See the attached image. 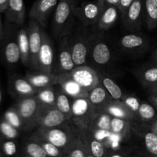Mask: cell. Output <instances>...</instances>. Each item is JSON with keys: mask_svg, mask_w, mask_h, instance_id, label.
Wrapping results in <instances>:
<instances>
[{"mask_svg": "<svg viewBox=\"0 0 157 157\" xmlns=\"http://www.w3.org/2000/svg\"><path fill=\"white\" fill-rule=\"evenodd\" d=\"M80 133L71 121H67L61 125L49 128L38 127L35 135L41 136L59 148L67 147L75 133Z\"/></svg>", "mask_w": 157, "mask_h": 157, "instance_id": "2", "label": "cell"}, {"mask_svg": "<svg viewBox=\"0 0 157 157\" xmlns=\"http://www.w3.org/2000/svg\"><path fill=\"white\" fill-rule=\"evenodd\" d=\"M2 55L3 61L7 65L14 66L21 61L19 48L16 38L8 37L3 41L2 46Z\"/></svg>", "mask_w": 157, "mask_h": 157, "instance_id": "18", "label": "cell"}, {"mask_svg": "<svg viewBox=\"0 0 157 157\" xmlns=\"http://www.w3.org/2000/svg\"><path fill=\"white\" fill-rule=\"evenodd\" d=\"M144 20L149 30L157 27V6L152 0H144Z\"/></svg>", "mask_w": 157, "mask_h": 157, "instance_id": "28", "label": "cell"}, {"mask_svg": "<svg viewBox=\"0 0 157 157\" xmlns=\"http://www.w3.org/2000/svg\"><path fill=\"white\" fill-rule=\"evenodd\" d=\"M152 58H153V61L157 64V49L152 53Z\"/></svg>", "mask_w": 157, "mask_h": 157, "instance_id": "48", "label": "cell"}, {"mask_svg": "<svg viewBox=\"0 0 157 157\" xmlns=\"http://www.w3.org/2000/svg\"><path fill=\"white\" fill-rule=\"evenodd\" d=\"M147 90L150 94L157 93V82L155 83V84H153V85H152L151 87H150L149 88H147Z\"/></svg>", "mask_w": 157, "mask_h": 157, "instance_id": "45", "label": "cell"}, {"mask_svg": "<svg viewBox=\"0 0 157 157\" xmlns=\"http://www.w3.org/2000/svg\"><path fill=\"white\" fill-rule=\"evenodd\" d=\"M147 39L140 34L133 33L124 35L120 40V46L121 48L127 52H135L140 50L147 45Z\"/></svg>", "mask_w": 157, "mask_h": 157, "instance_id": "23", "label": "cell"}, {"mask_svg": "<svg viewBox=\"0 0 157 157\" xmlns=\"http://www.w3.org/2000/svg\"><path fill=\"white\" fill-rule=\"evenodd\" d=\"M76 0H59L52 22V31L58 39L71 35Z\"/></svg>", "mask_w": 157, "mask_h": 157, "instance_id": "1", "label": "cell"}, {"mask_svg": "<svg viewBox=\"0 0 157 157\" xmlns=\"http://www.w3.org/2000/svg\"><path fill=\"white\" fill-rule=\"evenodd\" d=\"M35 97L40 104L56 105V91L53 86L38 89Z\"/></svg>", "mask_w": 157, "mask_h": 157, "instance_id": "30", "label": "cell"}, {"mask_svg": "<svg viewBox=\"0 0 157 157\" xmlns=\"http://www.w3.org/2000/svg\"><path fill=\"white\" fill-rule=\"evenodd\" d=\"M87 98L97 113L105 111L106 107L113 100L101 82L93 90H90Z\"/></svg>", "mask_w": 157, "mask_h": 157, "instance_id": "19", "label": "cell"}, {"mask_svg": "<svg viewBox=\"0 0 157 157\" xmlns=\"http://www.w3.org/2000/svg\"><path fill=\"white\" fill-rule=\"evenodd\" d=\"M35 138L38 140V143L44 148L45 152L47 153L48 156L52 157H58L61 154V151H60V148L57 146L54 145L51 142L48 141L44 138L41 137V136H37L35 135Z\"/></svg>", "mask_w": 157, "mask_h": 157, "instance_id": "36", "label": "cell"}, {"mask_svg": "<svg viewBox=\"0 0 157 157\" xmlns=\"http://www.w3.org/2000/svg\"><path fill=\"white\" fill-rule=\"evenodd\" d=\"M87 157H95L94 156H91V155H90V156H87Z\"/></svg>", "mask_w": 157, "mask_h": 157, "instance_id": "53", "label": "cell"}, {"mask_svg": "<svg viewBox=\"0 0 157 157\" xmlns=\"http://www.w3.org/2000/svg\"><path fill=\"white\" fill-rule=\"evenodd\" d=\"M9 3V0H0V13L5 12Z\"/></svg>", "mask_w": 157, "mask_h": 157, "instance_id": "43", "label": "cell"}, {"mask_svg": "<svg viewBox=\"0 0 157 157\" xmlns=\"http://www.w3.org/2000/svg\"><path fill=\"white\" fill-rule=\"evenodd\" d=\"M25 78L30 84L36 89H41L43 87L54 86L59 84V73H45L39 71L35 72H28Z\"/></svg>", "mask_w": 157, "mask_h": 157, "instance_id": "16", "label": "cell"}, {"mask_svg": "<svg viewBox=\"0 0 157 157\" xmlns=\"http://www.w3.org/2000/svg\"><path fill=\"white\" fill-rule=\"evenodd\" d=\"M68 121L67 117L56 107V105L40 104L38 110V127L49 128L57 127Z\"/></svg>", "mask_w": 157, "mask_h": 157, "instance_id": "7", "label": "cell"}, {"mask_svg": "<svg viewBox=\"0 0 157 157\" xmlns=\"http://www.w3.org/2000/svg\"><path fill=\"white\" fill-rule=\"evenodd\" d=\"M92 34L81 33L72 38L71 52L75 66L86 65L89 57Z\"/></svg>", "mask_w": 157, "mask_h": 157, "instance_id": "9", "label": "cell"}, {"mask_svg": "<svg viewBox=\"0 0 157 157\" xmlns=\"http://www.w3.org/2000/svg\"><path fill=\"white\" fill-rule=\"evenodd\" d=\"M39 102L35 96L17 99L15 107L18 110L24 124V131L38 127V116Z\"/></svg>", "mask_w": 157, "mask_h": 157, "instance_id": "4", "label": "cell"}, {"mask_svg": "<svg viewBox=\"0 0 157 157\" xmlns=\"http://www.w3.org/2000/svg\"><path fill=\"white\" fill-rule=\"evenodd\" d=\"M71 35L65 36L60 39L59 52H58V73L68 74L75 66L71 52Z\"/></svg>", "mask_w": 157, "mask_h": 157, "instance_id": "15", "label": "cell"}, {"mask_svg": "<svg viewBox=\"0 0 157 157\" xmlns=\"http://www.w3.org/2000/svg\"><path fill=\"white\" fill-rule=\"evenodd\" d=\"M41 45L38 55V70L45 73H53L54 49L50 37L41 29Z\"/></svg>", "mask_w": 157, "mask_h": 157, "instance_id": "12", "label": "cell"}, {"mask_svg": "<svg viewBox=\"0 0 157 157\" xmlns=\"http://www.w3.org/2000/svg\"><path fill=\"white\" fill-rule=\"evenodd\" d=\"M3 140H4V139H3V138L2 137V136H0V155H1V153H2Z\"/></svg>", "mask_w": 157, "mask_h": 157, "instance_id": "49", "label": "cell"}, {"mask_svg": "<svg viewBox=\"0 0 157 157\" xmlns=\"http://www.w3.org/2000/svg\"><path fill=\"white\" fill-rule=\"evenodd\" d=\"M105 111L112 117L128 120L133 123L137 122L134 113L126 106L121 100L113 99L106 107Z\"/></svg>", "mask_w": 157, "mask_h": 157, "instance_id": "21", "label": "cell"}, {"mask_svg": "<svg viewBox=\"0 0 157 157\" xmlns=\"http://www.w3.org/2000/svg\"><path fill=\"white\" fill-rule=\"evenodd\" d=\"M122 19L127 30L133 32L140 30L144 22V0H133L122 15Z\"/></svg>", "mask_w": 157, "mask_h": 157, "instance_id": "11", "label": "cell"}, {"mask_svg": "<svg viewBox=\"0 0 157 157\" xmlns=\"http://www.w3.org/2000/svg\"><path fill=\"white\" fill-rule=\"evenodd\" d=\"M157 118L156 110L150 103L141 102L136 114V121L150 126Z\"/></svg>", "mask_w": 157, "mask_h": 157, "instance_id": "27", "label": "cell"}, {"mask_svg": "<svg viewBox=\"0 0 157 157\" xmlns=\"http://www.w3.org/2000/svg\"><path fill=\"white\" fill-rule=\"evenodd\" d=\"M152 1H153V2H154V4L157 6V0H152Z\"/></svg>", "mask_w": 157, "mask_h": 157, "instance_id": "52", "label": "cell"}, {"mask_svg": "<svg viewBox=\"0 0 157 157\" xmlns=\"http://www.w3.org/2000/svg\"><path fill=\"white\" fill-rule=\"evenodd\" d=\"M71 104L69 100V97L61 87L60 90L56 91V107L65 115L68 121L71 117Z\"/></svg>", "mask_w": 157, "mask_h": 157, "instance_id": "31", "label": "cell"}, {"mask_svg": "<svg viewBox=\"0 0 157 157\" xmlns=\"http://www.w3.org/2000/svg\"><path fill=\"white\" fill-rule=\"evenodd\" d=\"M133 2V0H120L119 4H118L117 6V8L118 9H119L121 15L125 13L127 9H128L129 6L131 5V3Z\"/></svg>", "mask_w": 157, "mask_h": 157, "instance_id": "40", "label": "cell"}, {"mask_svg": "<svg viewBox=\"0 0 157 157\" xmlns=\"http://www.w3.org/2000/svg\"><path fill=\"white\" fill-rule=\"evenodd\" d=\"M121 13L117 6H106L96 25L98 32H105L110 29L117 20Z\"/></svg>", "mask_w": 157, "mask_h": 157, "instance_id": "22", "label": "cell"}, {"mask_svg": "<svg viewBox=\"0 0 157 157\" xmlns=\"http://www.w3.org/2000/svg\"><path fill=\"white\" fill-rule=\"evenodd\" d=\"M17 41H18L20 55H21V63L26 67H29L30 48H29V39L27 28L22 27L18 31L17 34Z\"/></svg>", "mask_w": 157, "mask_h": 157, "instance_id": "25", "label": "cell"}, {"mask_svg": "<svg viewBox=\"0 0 157 157\" xmlns=\"http://www.w3.org/2000/svg\"><path fill=\"white\" fill-rule=\"evenodd\" d=\"M2 117L7 121L9 124L13 126L16 129L19 130L20 131L24 130V124H23V121L21 120V116H20L19 113H18V110L15 105L12 106V107H9L7 110L5 111L3 113Z\"/></svg>", "mask_w": 157, "mask_h": 157, "instance_id": "34", "label": "cell"}, {"mask_svg": "<svg viewBox=\"0 0 157 157\" xmlns=\"http://www.w3.org/2000/svg\"><path fill=\"white\" fill-rule=\"evenodd\" d=\"M101 83L113 99L121 100L124 97L122 89L110 77L101 76Z\"/></svg>", "mask_w": 157, "mask_h": 157, "instance_id": "32", "label": "cell"}, {"mask_svg": "<svg viewBox=\"0 0 157 157\" xmlns=\"http://www.w3.org/2000/svg\"><path fill=\"white\" fill-rule=\"evenodd\" d=\"M150 129L157 135V118L150 125Z\"/></svg>", "mask_w": 157, "mask_h": 157, "instance_id": "47", "label": "cell"}, {"mask_svg": "<svg viewBox=\"0 0 157 157\" xmlns=\"http://www.w3.org/2000/svg\"><path fill=\"white\" fill-rule=\"evenodd\" d=\"M106 6H117L120 0H103Z\"/></svg>", "mask_w": 157, "mask_h": 157, "instance_id": "44", "label": "cell"}, {"mask_svg": "<svg viewBox=\"0 0 157 157\" xmlns=\"http://www.w3.org/2000/svg\"><path fill=\"white\" fill-rule=\"evenodd\" d=\"M97 113L88 98L74 99L71 104V117L70 121L80 133L88 130L94 117Z\"/></svg>", "mask_w": 157, "mask_h": 157, "instance_id": "3", "label": "cell"}, {"mask_svg": "<svg viewBox=\"0 0 157 157\" xmlns=\"http://www.w3.org/2000/svg\"><path fill=\"white\" fill-rule=\"evenodd\" d=\"M60 81L58 85L67 94L69 98L72 99L78 98H87L90 92L83 88L78 82L72 79L68 74L59 73Z\"/></svg>", "mask_w": 157, "mask_h": 157, "instance_id": "17", "label": "cell"}, {"mask_svg": "<svg viewBox=\"0 0 157 157\" xmlns=\"http://www.w3.org/2000/svg\"><path fill=\"white\" fill-rule=\"evenodd\" d=\"M17 153V144L15 140H4L2 144V153L8 157L14 156Z\"/></svg>", "mask_w": 157, "mask_h": 157, "instance_id": "39", "label": "cell"}, {"mask_svg": "<svg viewBox=\"0 0 157 157\" xmlns=\"http://www.w3.org/2000/svg\"><path fill=\"white\" fill-rule=\"evenodd\" d=\"M69 75L88 92L101 82V75L94 69L87 65L75 67Z\"/></svg>", "mask_w": 157, "mask_h": 157, "instance_id": "10", "label": "cell"}, {"mask_svg": "<svg viewBox=\"0 0 157 157\" xmlns=\"http://www.w3.org/2000/svg\"><path fill=\"white\" fill-rule=\"evenodd\" d=\"M3 37H4V29H3L1 13H0V41H2Z\"/></svg>", "mask_w": 157, "mask_h": 157, "instance_id": "46", "label": "cell"}, {"mask_svg": "<svg viewBox=\"0 0 157 157\" xmlns=\"http://www.w3.org/2000/svg\"><path fill=\"white\" fill-rule=\"evenodd\" d=\"M141 126L143 130L141 133H140L142 135L146 150L150 153L151 157H157V135L150 129L149 125L141 124ZM138 130L140 131L139 129Z\"/></svg>", "mask_w": 157, "mask_h": 157, "instance_id": "26", "label": "cell"}, {"mask_svg": "<svg viewBox=\"0 0 157 157\" xmlns=\"http://www.w3.org/2000/svg\"><path fill=\"white\" fill-rule=\"evenodd\" d=\"M2 101V88H1V84H0V107H1Z\"/></svg>", "mask_w": 157, "mask_h": 157, "instance_id": "50", "label": "cell"}, {"mask_svg": "<svg viewBox=\"0 0 157 157\" xmlns=\"http://www.w3.org/2000/svg\"><path fill=\"white\" fill-rule=\"evenodd\" d=\"M58 0H36L29 11L30 19L35 20L42 27H46L48 19L55 10Z\"/></svg>", "mask_w": 157, "mask_h": 157, "instance_id": "14", "label": "cell"}, {"mask_svg": "<svg viewBox=\"0 0 157 157\" xmlns=\"http://www.w3.org/2000/svg\"><path fill=\"white\" fill-rule=\"evenodd\" d=\"M9 91L16 99L35 96L38 89L30 84L25 77L14 74L9 77Z\"/></svg>", "mask_w": 157, "mask_h": 157, "instance_id": "13", "label": "cell"}, {"mask_svg": "<svg viewBox=\"0 0 157 157\" xmlns=\"http://www.w3.org/2000/svg\"><path fill=\"white\" fill-rule=\"evenodd\" d=\"M110 157H122V156H121V155H119V154H114V155H113V156H110Z\"/></svg>", "mask_w": 157, "mask_h": 157, "instance_id": "51", "label": "cell"}, {"mask_svg": "<svg viewBox=\"0 0 157 157\" xmlns=\"http://www.w3.org/2000/svg\"><path fill=\"white\" fill-rule=\"evenodd\" d=\"M89 56L93 62L100 67L107 65L111 59V52L110 48L103 39L100 32L92 34Z\"/></svg>", "mask_w": 157, "mask_h": 157, "instance_id": "6", "label": "cell"}, {"mask_svg": "<svg viewBox=\"0 0 157 157\" xmlns=\"http://www.w3.org/2000/svg\"><path fill=\"white\" fill-rule=\"evenodd\" d=\"M134 75L141 85L146 89L157 82V64L144 66L134 71Z\"/></svg>", "mask_w": 157, "mask_h": 157, "instance_id": "24", "label": "cell"}, {"mask_svg": "<svg viewBox=\"0 0 157 157\" xmlns=\"http://www.w3.org/2000/svg\"><path fill=\"white\" fill-rule=\"evenodd\" d=\"M112 117L106 111L97 113L94 117L90 124L88 130L97 131V130H107L110 131L111 128Z\"/></svg>", "mask_w": 157, "mask_h": 157, "instance_id": "29", "label": "cell"}, {"mask_svg": "<svg viewBox=\"0 0 157 157\" xmlns=\"http://www.w3.org/2000/svg\"><path fill=\"white\" fill-rule=\"evenodd\" d=\"M106 5L103 0L83 2L75 8V17L78 18L85 26H96Z\"/></svg>", "mask_w": 157, "mask_h": 157, "instance_id": "5", "label": "cell"}, {"mask_svg": "<svg viewBox=\"0 0 157 157\" xmlns=\"http://www.w3.org/2000/svg\"><path fill=\"white\" fill-rule=\"evenodd\" d=\"M26 152L32 157H47L48 154L38 142H30L26 145Z\"/></svg>", "mask_w": 157, "mask_h": 157, "instance_id": "37", "label": "cell"}, {"mask_svg": "<svg viewBox=\"0 0 157 157\" xmlns=\"http://www.w3.org/2000/svg\"><path fill=\"white\" fill-rule=\"evenodd\" d=\"M19 130L7 122L2 117H0V136L4 140H15L19 136Z\"/></svg>", "mask_w": 157, "mask_h": 157, "instance_id": "35", "label": "cell"}, {"mask_svg": "<svg viewBox=\"0 0 157 157\" xmlns=\"http://www.w3.org/2000/svg\"><path fill=\"white\" fill-rule=\"evenodd\" d=\"M133 122L128 121V120L112 117L110 131L113 134L123 136L130 131V130L133 128Z\"/></svg>", "mask_w": 157, "mask_h": 157, "instance_id": "33", "label": "cell"}, {"mask_svg": "<svg viewBox=\"0 0 157 157\" xmlns=\"http://www.w3.org/2000/svg\"><path fill=\"white\" fill-rule=\"evenodd\" d=\"M28 35L30 48V62L29 67L34 71L38 70V55L41 45V25L35 20L30 19L29 23Z\"/></svg>", "mask_w": 157, "mask_h": 157, "instance_id": "8", "label": "cell"}, {"mask_svg": "<svg viewBox=\"0 0 157 157\" xmlns=\"http://www.w3.org/2000/svg\"><path fill=\"white\" fill-rule=\"evenodd\" d=\"M121 101L134 113L136 117V114H137L138 110H139L140 106L141 104L140 101L135 96H125V95L121 99Z\"/></svg>", "mask_w": 157, "mask_h": 157, "instance_id": "38", "label": "cell"}, {"mask_svg": "<svg viewBox=\"0 0 157 157\" xmlns=\"http://www.w3.org/2000/svg\"><path fill=\"white\" fill-rule=\"evenodd\" d=\"M8 22L22 25L25 18V6L23 0H9L8 6L5 11Z\"/></svg>", "mask_w": 157, "mask_h": 157, "instance_id": "20", "label": "cell"}, {"mask_svg": "<svg viewBox=\"0 0 157 157\" xmlns=\"http://www.w3.org/2000/svg\"><path fill=\"white\" fill-rule=\"evenodd\" d=\"M70 157H85L84 151L79 147H74L72 148V150L71 151Z\"/></svg>", "mask_w": 157, "mask_h": 157, "instance_id": "41", "label": "cell"}, {"mask_svg": "<svg viewBox=\"0 0 157 157\" xmlns=\"http://www.w3.org/2000/svg\"><path fill=\"white\" fill-rule=\"evenodd\" d=\"M149 101L150 104L155 107V109L157 110V93L150 94L149 96Z\"/></svg>", "mask_w": 157, "mask_h": 157, "instance_id": "42", "label": "cell"}]
</instances>
